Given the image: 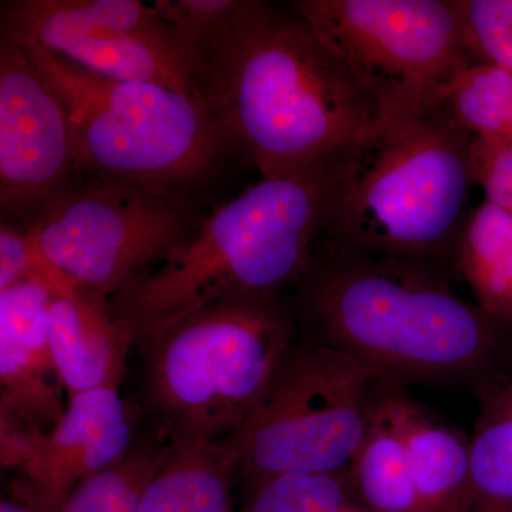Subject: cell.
I'll use <instances>...</instances> for the list:
<instances>
[{"instance_id": "obj_1", "label": "cell", "mask_w": 512, "mask_h": 512, "mask_svg": "<svg viewBox=\"0 0 512 512\" xmlns=\"http://www.w3.org/2000/svg\"><path fill=\"white\" fill-rule=\"evenodd\" d=\"M198 56L204 99L261 178L316 163L384 117L375 94L292 3L245 0Z\"/></svg>"}, {"instance_id": "obj_2", "label": "cell", "mask_w": 512, "mask_h": 512, "mask_svg": "<svg viewBox=\"0 0 512 512\" xmlns=\"http://www.w3.org/2000/svg\"><path fill=\"white\" fill-rule=\"evenodd\" d=\"M295 292L308 342L343 350L394 383L478 372L512 332L460 298L444 268L396 256L318 244Z\"/></svg>"}, {"instance_id": "obj_3", "label": "cell", "mask_w": 512, "mask_h": 512, "mask_svg": "<svg viewBox=\"0 0 512 512\" xmlns=\"http://www.w3.org/2000/svg\"><path fill=\"white\" fill-rule=\"evenodd\" d=\"M473 138L444 99L382 117L330 154L318 244L453 265Z\"/></svg>"}, {"instance_id": "obj_4", "label": "cell", "mask_w": 512, "mask_h": 512, "mask_svg": "<svg viewBox=\"0 0 512 512\" xmlns=\"http://www.w3.org/2000/svg\"><path fill=\"white\" fill-rule=\"evenodd\" d=\"M329 157L261 178L205 215L163 262L109 299L131 346L217 302H282L312 264Z\"/></svg>"}, {"instance_id": "obj_5", "label": "cell", "mask_w": 512, "mask_h": 512, "mask_svg": "<svg viewBox=\"0 0 512 512\" xmlns=\"http://www.w3.org/2000/svg\"><path fill=\"white\" fill-rule=\"evenodd\" d=\"M20 43L66 106L79 178L201 202L212 181L238 158L202 97L100 76L35 43Z\"/></svg>"}, {"instance_id": "obj_6", "label": "cell", "mask_w": 512, "mask_h": 512, "mask_svg": "<svg viewBox=\"0 0 512 512\" xmlns=\"http://www.w3.org/2000/svg\"><path fill=\"white\" fill-rule=\"evenodd\" d=\"M295 333L284 301L212 303L154 333L138 349L158 436L198 447L237 434L271 393Z\"/></svg>"}, {"instance_id": "obj_7", "label": "cell", "mask_w": 512, "mask_h": 512, "mask_svg": "<svg viewBox=\"0 0 512 512\" xmlns=\"http://www.w3.org/2000/svg\"><path fill=\"white\" fill-rule=\"evenodd\" d=\"M390 383L343 350L306 342L292 349L265 402L222 446L252 481L349 470Z\"/></svg>"}, {"instance_id": "obj_8", "label": "cell", "mask_w": 512, "mask_h": 512, "mask_svg": "<svg viewBox=\"0 0 512 512\" xmlns=\"http://www.w3.org/2000/svg\"><path fill=\"white\" fill-rule=\"evenodd\" d=\"M201 202L79 178L26 231L67 281L110 299L163 262L205 215Z\"/></svg>"}, {"instance_id": "obj_9", "label": "cell", "mask_w": 512, "mask_h": 512, "mask_svg": "<svg viewBox=\"0 0 512 512\" xmlns=\"http://www.w3.org/2000/svg\"><path fill=\"white\" fill-rule=\"evenodd\" d=\"M293 8L366 84L387 114L443 99L474 64L464 0H298Z\"/></svg>"}, {"instance_id": "obj_10", "label": "cell", "mask_w": 512, "mask_h": 512, "mask_svg": "<svg viewBox=\"0 0 512 512\" xmlns=\"http://www.w3.org/2000/svg\"><path fill=\"white\" fill-rule=\"evenodd\" d=\"M0 16L3 35L84 70L204 99L200 56L165 22L158 0H8Z\"/></svg>"}, {"instance_id": "obj_11", "label": "cell", "mask_w": 512, "mask_h": 512, "mask_svg": "<svg viewBox=\"0 0 512 512\" xmlns=\"http://www.w3.org/2000/svg\"><path fill=\"white\" fill-rule=\"evenodd\" d=\"M79 180L66 106L25 47L0 35V208L30 222Z\"/></svg>"}, {"instance_id": "obj_12", "label": "cell", "mask_w": 512, "mask_h": 512, "mask_svg": "<svg viewBox=\"0 0 512 512\" xmlns=\"http://www.w3.org/2000/svg\"><path fill=\"white\" fill-rule=\"evenodd\" d=\"M137 441L136 414L119 389L74 394L20 471L25 481L20 497L37 512H55L77 485L119 463Z\"/></svg>"}, {"instance_id": "obj_13", "label": "cell", "mask_w": 512, "mask_h": 512, "mask_svg": "<svg viewBox=\"0 0 512 512\" xmlns=\"http://www.w3.org/2000/svg\"><path fill=\"white\" fill-rule=\"evenodd\" d=\"M50 271L47 265L0 292V409L26 414L47 430L66 410L50 350Z\"/></svg>"}, {"instance_id": "obj_14", "label": "cell", "mask_w": 512, "mask_h": 512, "mask_svg": "<svg viewBox=\"0 0 512 512\" xmlns=\"http://www.w3.org/2000/svg\"><path fill=\"white\" fill-rule=\"evenodd\" d=\"M49 282L50 350L67 397L104 387L120 390L131 343L109 299L73 285L53 268Z\"/></svg>"}, {"instance_id": "obj_15", "label": "cell", "mask_w": 512, "mask_h": 512, "mask_svg": "<svg viewBox=\"0 0 512 512\" xmlns=\"http://www.w3.org/2000/svg\"><path fill=\"white\" fill-rule=\"evenodd\" d=\"M387 406L399 431L424 512H468L474 505L470 441L433 419L404 394L387 390Z\"/></svg>"}, {"instance_id": "obj_16", "label": "cell", "mask_w": 512, "mask_h": 512, "mask_svg": "<svg viewBox=\"0 0 512 512\" xmlns=\"http://www.w3.org/2000/svg\"><path fill=\"white\" fill-rule=\"evenodd\" d=\"M453 266L478 308L512 328V217L485 200L471 208L458 235Z\"/></svg>"}, {"instance_id": "obj_17", "label": "cell", "mask_w": 512, "mask_h": 512, "mask_svg": "<svg viewBox=\"0 0 512 512\" xmlns=\"http://www.w3.org/2000/svg\"><path fill=\"white\" fill-rule=\"evenodd\" d=\"M238 474L222 443L171 447L170 457L141 495L137 512H232Z\"/></svg>"}, {"instance_id": "obj_18", "label": "cell", "mask_w": 512, "mask_h": 512, "mask_svg": "<svg viewBox=\"0 0 512 512\" xmlns=\"http://www.w3.org/2000/svg\"><path fill=\"white\" fill-rule=\"evenodd\" d=\"M384 387L365 440L350 466V487L370 512H424L402 436L394 426Z\"/></svg>"}, {"instance_id": "obj_19", "label": "cell", "mask_w": 512, "mask_h": 512, "mask_svg": "<svg viewBox=\"0 0 512 512\" xmlns=\"http://www.w3.org/2000/svg\"><path fill=\"white\" fill-rule=\"evenodd\" d=\"M170 453V444L157 433L138 439L123 460L77 485L55 512H137L147 484Z\"/></svg>"}, {"instance_id": "obj_20", "label": "cell", "mask_w": 512, "mask_h": 512, "mask_svg": "<svg viewBox=\"0 0 512 512\" xmlns=\"http://www.w3.org/2000/svg\"><path fill=\"white\" fill-rule=\"evenodd\" d=\"M443 99L474 137L512 141V73L474 63L447 87Z\"/></svg>"}, {"instance_id": "obj_21", "label": "cell", "mask_w": 512, "mask_h": 512, "mask_svg": "<svg viewBox=\"0 0 512 512\" xmlns=\"http://www.w3.org/2000/svg\"><path fill=\"white\" fill-rule=\"evenodd\" d=\"M248 512H345L349 470L340 473H284L254 481Z\"/></svg>"}, {"instance_id": "obj_22", "label": "cell", "mask_w": 512, "mask_h": 512, "mask_svg": "<svg viewBox=\"0 0 512 512\" xmlns=\"http://www.w3.org/2000/svg\"><path fill=\"white\" fill-rule=\"evenodd\" d=\"M470 453L474 504L512 507V419L488 410Z\"/></svg>"}, {"instance_id": "obj_23", "label": "cell", "mask_w": 512, "mask_h": 512, "mask_svg": "<svg viewBox=\"0 0 512 512\" xmlns=\"http://www.w3.org/2000/svg\"><path fill=\"white\" fill-rule=\"evenodd\" d=\"M463 42L474 63L512 73V0H464Z\"/></svg>"}, {"instance_id": "obj_24", "label": "cell", "mask_w": 512, "mask_h": 512, "mask_svg": "<svg viewBox=\"0 0 512 512\" xmlns=\"http://www.w3.org/2000/svg\"><path fill=\"white\" fill-rule=\"evenodd\" d=\"M163 18L195 47L204 45L228 25L245 0H158Z\"/></svg>"}, {"instance_id": "obj_25", "label": "cell", "mask_w": 512, "mask_h": 512, "mask_svg": "<svg viewBox=\"0 0 512 512\" xmlns=\"http://www.w3.org/2000/svg\"><path fill=\"white\" fill-rule=\"evenodd\" d=\"M470 167L474 184L484 192V200L512 217V141L474 137Z\"/></svg>"}, {"instance_id": "obj_26", "label": "cell", "mask_w": 512, "mask_h": 512, "mask_svg": "<svg viewBox=\"0 0 512 512\" xmlns=\"http://www.w3.org/2000/svg\"><path fill=\"white\" fill-rule=\"evenodd\" d=\"M47 266L25 228L13 222L0 224V292Z\"/></svg>"}, {"instance_id": "obj_27", "label": "cell", "mask_w": 512, "mask_h": 512, "mask_svg": "<svg viewBox=\"0 0 512 512\" xmlns=\"http://www.w3.org/2000/svg\"><path fill=\"white\" fill-rule=\"evenodd\" d=\"M488 410L503 414V416L512 419V380L505 389L501 390V392L494 397L493 403L488 407Z\"/></svg>"}, {"instance_id": "obj_28", "label": "cell", "mask_w": 512, "mask_h": 512, "mask_svg": "<svg viewBox=\"0 0 512 512\" xmlns=\"http://www.w3.org/2000/svg\"><path fill=\"white\" fill-rule=\"evenodd\" d=\"M0 512H37L36 508L23 497L2 498Z\"/></svg>"}, {"instance_id": "obj_29", "label": "cell", "mask_w": 512, "mask_h": 512, "mask_svg": "<svg viewBox=\"0 0 512 512\" xmlns=\"http://www.w3.org/2000/svg\"><path fill=\"white\" fill-rule=\"evenodd\" d=\"M468 512H512L511 505H494V504H481L473 505Z\"/></svg>"}, {"instance_id": "obj_30", "label": "cell", "mask_w": 512, "mask_h": 512, "mask_svg": "<svg viewBox=\"0 0 512 512\" xmlns=\"http://www.w3.org/2000/svg\"><path fill=\"white\" fill-rule=\"evenodd\" d=\"M345 512H355V511L349 510V508H348V510H346Z\"/></svg>"}]
</instances>
